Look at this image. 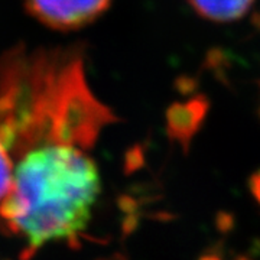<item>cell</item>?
Here are the masks:
<instances>
[{"label":"cell","mask_w":260,"mask_h":260,"mask_svg":"<svg viewBox=\"0 0 260 260\" xmlns=\"http://www.w3.org/2000/svg\"><path fill=\"white\" fill-rule=\"evenodd\" d=\"M102 192L94 159L71 138L47 136L20 149L0 221L28 250L71 242L87 229Z\"/></svg>","instance_id":"6da1fadb"},{"label":"cell","mask_w":260,"mask_h":260,"mask_svg":"<svg viewBox=\"0 0 260 260\" xmlns=\"http://www.w3.org/2000/svg\"><path fill=\"white\" fill-rule=\"evenodd\" d=\"M30 16L55 30H77L90 23L110 6L112 0H22Z\"/></svg>","instance_id":"7a4b0ae2"},{"label":"cell","mask_w":260,"mask_h":260,"mask_svg":"<svg viewBox=\"0 0 260 260\" xmlns=\"http://www.w3.org/2000/svg\"><path fill=\"white\" fill-rule=\"evenodd\" d=\"M201 18L214 22H232L247 13L254 0H188Z\"/></svg>","instance_id":"3957f363"},{"label":"cell","mask_w":260,"mask_h":260,"mask_svg":"<svg viewBox=\"0 0 260 260\" xmlns=\"http://www.w3.org/2000/svg\"><path fill=\"white\" fill-rule=\"evenodd\" d=\"M15 159L9 146L0 138V204L8 198L13 185Z\"/></svg>","instance_id":"277c9868"},{"label":"cell","mask_w":260,"mask_h":260,"mask_svg":"<svg viewBox=\"0 0 260 260\" xmlns=\"http://www.w3.org/2000/svg\"><path fill=\"white\" fill-rule=\"evenodd\" d=\"M250 188L254 198L260 203V171H257L250 179Z\"/></svg>","instance_id":"5b68a950"},{"label":"cell","mask_w":260,"mask_h":260,"mask_svg":"<svg viewBox=\"0 0 260 260\" xmlns=\"http://www.w3.org/2000/svg\"><path fill=\"white\" fill-rule=\"evenodd\" d=\"M200 260H221L217 254H213V253H208V254H204Z\"/></svg>","instance_id":"8992f818"},{"label":"cell","mask_w":260,"mask_h":260,"mask_svg":"<svg viewBox=\"0 0 260 260\" xmlns=\"http://www.w3.org/2000/svg\"><path fill=\"white\" fill-rule=\"evenodd\" d=\"M237 260H249V259H237Z\"/></svg>","instance_id":"52a82bcc"}]
</instances>
